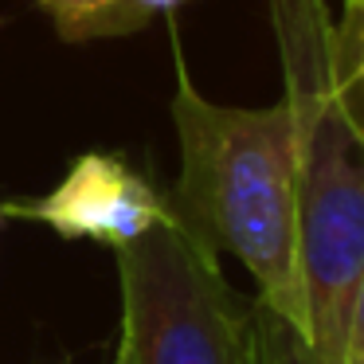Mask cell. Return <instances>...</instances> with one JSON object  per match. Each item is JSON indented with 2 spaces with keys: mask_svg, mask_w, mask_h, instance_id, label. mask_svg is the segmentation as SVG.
<instances>
[{
  "mask_svg": "<svg viewBox=\"0 0 364 364\" xmlns=\"http://www.w3.org/2000/svg\"><path fill=\"white\" fill-rule=\"evenodd\" d=\"M173 126L181 176L168 208L259 282V306L306 341L298 274V165L290 106H223L196 90L176 51Z\"/></svg>",
  "mask_w": 364,
  "mask_h": 364,
  "instance_id": "obj_1",
  "label": "cell"
},
{
  "mask_svg": "<svg viewBox=\"0 0 364 364\" xmlns=\"http://www.w3.org/2000/svg\"><path fill=\"white\" fill-rule=\"evenodd\" d=\"M122 345L114 364H267L259 306L228 286L215 247L173 220L114 251Z\"/></svg>",
  "mask_w": 364,
  "mask_h": 364,
  "instance_id": "obj_3",
  "label": "cell"
},
{
  "mask_svg": "<svg viewBox=\"0 0 364 364\" xmlns=\"http://www.w3.org/2000/svg\"><path fill=\"white\" fill-rule=\"evenodd\" d=\"M0 208L4 215L48 223L63 239H95L110 251L137 243L145 231L173 220L168 196H161L157 184L118 153H82L43 200Z\"/></svg>",
  "mask_w": 364,
  "mask_h": 364,
  "instance_id": "obj_4",
  "label": "cell"
},
{
  "mask_svg": "<svg viewBox=\"0 0 364 364\" xmlns=\"http://www.w3.org/2000/svg\"><path fill=\"white\" fill-rule=\"evenodd\" d=\"M345 9H364V0H345Z\"/></svg>",
  "mask_w": 364,
  "mask_h": 364,
  "instance_id": "obj_9",
  "label": "cell"
},
{
  "mask_svg": "<svg viewBox=\"0 0 364 364\" xmlns=\"http://www.w3.org/2000/svg\"><path fill=\"white\" fill-rule=\"evenodd\" d=\"M341 364H364V274L356 282L353 306H348L345 341H341Z\"/></svg>",
  "mask_w": 364,
  "mask_h": 364,
  "instance_id": "obj_7",
  "label": "cell"
},
{
  "mask_svg": "<svg viewBox=\"0 0 364 364\" xmlns=\"http://www.w3.org/2000/svg\"><path fill=\"white\" fill-rule=\"evenodd\" d=\"M36 4L51 16L55 32L67 43L129 36L153 20L141 0H36Z\"/></svg>",
  "mask_w": 364,
  "mask_h": 364,
  "instance_id": "obj_5",
  "label": "cell"
},
{
  "mask_svg": "<svg viewBox=\"0 0 364 364\" xmlns=\"http://www.w3.org/2000/svg\"><path fill=\"white\" fill-rule=\"evenodd\" d=\"M333 79L341 106L364 137V9H345L333 20Z\"/></svg>",
  "mask_w": 364,
  "mask_h": 364,
  "instance_id": "obj_6",
  "label": "cell"
},
{
  "mask_svg": "<svg viewBox=\"0 0 364 364\" xmlns=\"http://www.w3.org/2000/svg\"><path fill=\"white\" fill-rule=\"evenodd\" d=\"M141 4H145L149 16H157V12H168V9H176V4H184V0H141Z\"/></svg>",
  "mask_w": 364,
  "mask_h": 364,
  "instance_id": "obj_8",
  "label": "cell"
},
{
  "mask_svg": "<svg viewBox=\"0 0 364 364\" xmlns=\"http://www.w3.org/2000/svg\"><path fill=\"white\" fill-rule=\"evenodd\" d=\"M298 165V274L306 353L341 364V341L364 274V137L333 79V16L325 0H270Z\"/></svg>",
  "mask_w": 364,
  "mask_h": 364,
  "instance_id": "obj_2",
  "label": "cell"
},
{
  "mask_svg": "<svg viewBox=\"0 0 364 364\" xmlns=\"http://www.w3.org/2000/svg\"><path fill=\"white\" fill-rule=\"evenodd\" d=\"M0 220H4V208H0Z\"/></svg>",
  "mask_w": 364,
  "mask_h": 364,
  "instance_id": "obj_10",
  "label": "cell"
}]
</instances>
